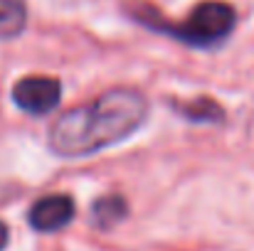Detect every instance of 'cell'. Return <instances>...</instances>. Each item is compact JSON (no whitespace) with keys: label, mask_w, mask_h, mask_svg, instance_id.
Wrapping results in <instances>:
<instances>
[{"label":"cell","mask_w":254,"mask_h":251,"mask_svg":"<svg viewBox=\"0 0 254 251\" xmlns=\"http://www.w3.org/2000/svg\"><path fill=\"white\" fill-rule=\"evenodd\" d=\"M151 113L148 96L131 86H114L96 99L67 108L47 131V146L60 158H89L128 141Z\"/></svg>","instance_id":"obj_1"},{"label":"cell","mask_w":254,"mask_h":251,"mask_svg":"<svg viewBox=\"0 0 254 251\" xmlns=\"http://www.w3.org/2000/svg\"><path fill=\"white\" fill-rule=\"evenodd\" d=\"M126 12L146 30L168 35L195 50H212L222 45L237 27V10L225 0H202L180 22H173L166 15H161L151 2L126 5Z\"/></svg>","instance_id":"obj_2"},{"label":"cell","mask_w":254,"mask_h":251,"mask_svg":"<svg viewBox=\"0 0 254 251\" xmlns=\"http://www.w3.org/2000/svg\"><path fill=\"white\" fill-rule=\"evenodd\" d=\"M12 103L30 116H47L62 101V82L57 77L30 74L12 84Z\"/></svg>","instance_id":"obj_3"},{"label":"cell","mask_w":254,"mask_h":251,"mask_svg":"<svg viewBox=\"0 0 254 251\" xmlns=\"http://www.w3.org/2000/svg\"><path fill=\"white\" fill-rule=\"evenodd\" d=\"M77 214V204L69 195L64 192H52V195H45L40 197L30 212H27V222L35 232H42V234H55V232H62L64 227L72 224Z\"/></svg>","instance_id":"obj_4"},{"label":"cell","mask_w":254,"mask_h":251,"mask_svg":"<svg viewBox=\"0 0 254 251\" xmlns=\"http://www.w3.org/2000/svg\"><path fill=\"white\" fill-rule=\"evenodd\" d=\"M91 224L99 232H109L128 217V202L124 195H104L91 202Z\"/></svg>","instance_id":"obj_5"},{"label":"cell","mask_w":254,"mask_h":251,"mask_svg":"<svg viewBox=\"0 0 254 251\" xmlns=\"http://www.w3.org/2000/svg\"><path fill=\"white\" fill-rule=\"evenodd\" d=\"M170 108L190 123H222L225 121V108L210 96H195L192 101H180V103L170 101Z\"/></svg>","instance_id":"obj_6"},{"label":"cell","mask_w":254,"mask_h":251,"mask_svg":"<svg viewBox=\"0 0 254 251\" xmlns=\"http://www.w3.org/2000/svg\"><path fill=\"white\" fill-rule=\"evenodd\" d=\"M27 27V0H0V40H15Z\"/></svg>","instance_id":"obj_7"},{"label":"cell","mask_w":254,"mask_h":251,"mask_svg":"<svg viewBox=\"0 0 254 251\" xmlns=\"http://www.w3.org/2000/svg\"><path fill=\"white\" fill-rule=\"evenodd\" d=\"M7 244H10V229L5 222H0V251L7 249Z\"/></svg>","instance_id":"obj_8"}]
</instances>
